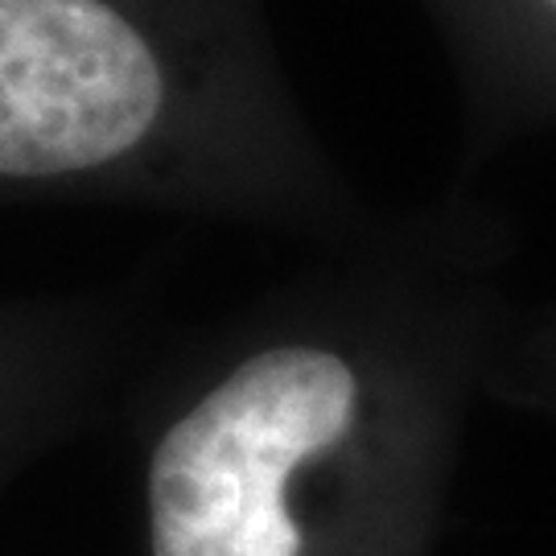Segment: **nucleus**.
Instances as JSON below:
<instances>
[{
    "label": "nucleus",
    "instance_id": "1",
    "mask_svg": "<svg viewBox=\"0 0 556 556\" xmlns=\"http://www.w3.org/2000/svg\"><path fill=\"white\" fill-rule=\"evenodd\" d=\"M0 206L376 227L285 79L268 0H0Z\"/></svg>",
    "mask_w": 556,
    "mask_h": 556
},
{
    "label": "nucleus",
    "instance_id": "2",
    "mask_svg": "<svg viewBox=\"0 0 556 556\" xmlns=\"http://www.w3.org/2000/svg\"><path fill=\"white\" fill-rule=\"evenodd\" d=\"M367 363L334 330H268L149 450L153 556H301L293 478L363 433Z\"/></svg>",
    "mask_w": 556,
    "mask_h": 556
}]
</instances>
